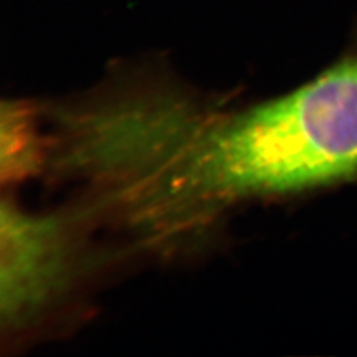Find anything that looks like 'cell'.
<instances>
[{"label":"cell","instance_id":"cell-1","mask_svg":"<svg viewBox=\"0 0 357 357\" xmlns=\"http://www.w3.org/2000/svg\"><path fill=\"white\" fill-rule=\"evenodd\" d=\"M59 124L61 169L152 240L195 231L245 198L357 176V84L335 67L237 112L148 89L97 97Z\"/></svg>","mask_w":357,"mask_h":357},{"label":"cell","instance_id":"cell-2","mask_svg":"<svg viewBox=\"0 0 357 357\" xmlns=\"http://www.w3.org/2000/svg\"><path fill=\"white\" fill-rule=\"evenodd\" d=\"M66 238L60 218L2 204L0 312L5 326L27 325L60 292L70 268Z\"/></svg>","mask_w":357,"mask_h":357},{"label":"cell","instance_id":"cell-3","mask_svg":"<svg viewBox=\"0 0 357 357\" xmlns=\"http://www.w3.org/2000/svg\"><path fill=\"white\" fill-rule=\"evenodd\" d=\"M38 144L20 107H2V172L3 178H20L35 170Z\"/></svg>","mask_w":357,"mask_h":357}]
</instances>
